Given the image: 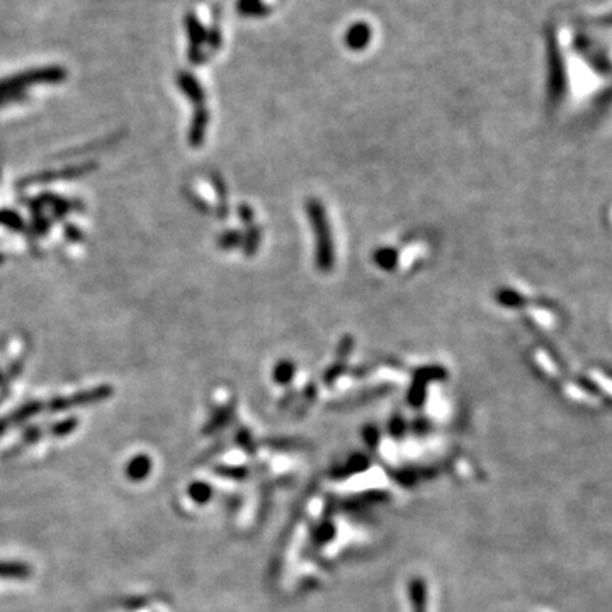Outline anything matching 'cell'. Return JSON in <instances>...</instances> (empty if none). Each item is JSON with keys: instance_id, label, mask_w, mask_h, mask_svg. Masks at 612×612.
<instances>
[{"instance_id": "6da1fadb", "label": "cell", "mask_w": 612, "mask_h": 612, "mask_svg": "<svg viewBox=\"0 0 612 612\" xmlns=\"http://www.w3.org/2000/svg\"><path fill=\"white\" fill-rule=\"evenodd\" d=\"M150 471H152V459L146 454H138L135 458L130 459V463L126 464V476L131 481H143L148 478Z\"/></svg>"}, {"instance_id": "5b68a950", "label": "cell", "mask_w": 612, "mask_h": 612, "mask_svg": "<svg viewBox=\"0 0 612 612\" xmlns=\"http://www.w3.org/2000/svg\"><path fill=\"white\" fill-rule=\"evenodd\" d=\"M39 437H41V432H39V429L38 427H29L24 432V436H22V444H33V442H36Z\"/></svg>"}, {"instance_id": "7a4b0ae2", "label": "cell", "mask_w": 612, "mask_h": 612, "mask_svg": "<svg viewBox=\"0 0 612 612\" xmlns=\"http://www.w3.org/2000/svg\"><path fill=\"white\" fill-rule=\"evenodd\" d=\"M33 575V568L22 561H0V578L6 580H28Z\"/></svg>"}, {"instance_id": "277c9868", "label": "cell", "mask_w": 612, "mask_h": 612, "mask_svg": "<svg viewBox=\"0 0 612 612\" xmlns=\"http://www.w3.org/2000/svg\"><path fill=\"white\" fill-rule=\"evenodd\" d=\"M190 495H193V499H196L198 502H203V500H206L208 496H210V489H208L206 485H201V483H196V485L190 486Z\"/></svg>"}, {"instance_id": "8992f818", "label": "cell", "mask_w": 612, "mask_h": 612, "mask_svg": "<svg viewBox=\"0 0 612 612\" xmlns=\"http://www.w3.org/2000/svg\"><path fill=\"white\" fill-rule=\"evenodd\" d=\"M11 427V424H9V420L7 419H4V420H0V436H2L4 432H6V430Z\"/></svg>"}, {"instance_id": "3957f363", "label": "cell", "mask_w": 612, "mask_h": 612, "mask_svg": "<svg viewBox=\"0 0 612 612\" xmlns=\"http://www.w3.org/2000/svg\"><path fill=\"white\" fill-rule=\"evenodd\" d=\"M75 429H77V419H66L53 425L51 434L56 437H63V436H68L70 432H73Z\"/></svg>"}]
</instances>
